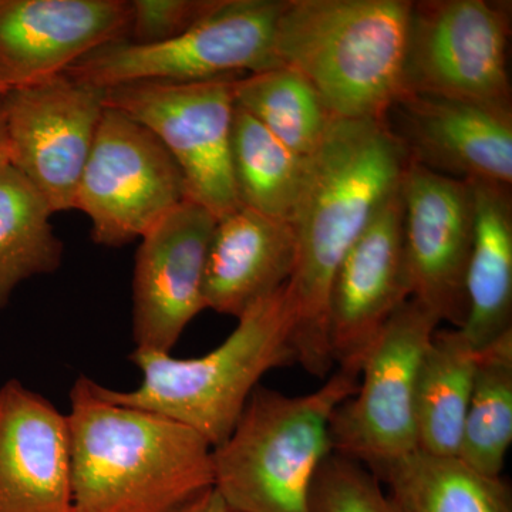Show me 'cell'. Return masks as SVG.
Returning <instances> with one entry per match:
<instances>
[{
  "label": "cell",
  "instance_id": "277c9868",
  "mask_svg": "<svg viewBox=\"0 0 512 512\" xmlns=\"http://www.w3.org/2000/svg\"><path fill=\"white\" fill-rule=\"evenodd\" d=\"M295 302L288 284L254 303L217 349L195 359L134 350L143 380L130 392L97 390L110 402L161 414L201 434L212 448L228 439L252 392L271 370L296 363Z\"/></svg>",
  "mask_w": 512,
  "mask_h": 512
},
{
  "label": "cell",
  "instance_id": "603a6c76",
  "mask_svg": "<svg viewBox=\"0 0 512 512\" xmlns=\"http://www.w3.org/2000/svg\"><path fill=\"white\" fill-rule=\"evenodd\" d=\"M52 214L12 164L0 168V309L20 282L62 265L63 245L50 224Z\"/></svg>",
  "mask_w": 512,
  "mask_h": 512
},
{
  "label": "cell",
  "instance_id": "83f0119b",
  "mask_svg": "<svg viewBox=\"0 0 512 512\" xmlns=\"http://www.w3.org/2000/svg\"><path fill=\"white\" fill-rule=\"evenodd\" d=\"M181 512H229V510L217 490L211 488Z\"/></svg>",
  "mask_w": 512,
  "mask_h": 512
},
{
  "label": "cell",
  "instance_id": "8992f818",
  "mask_svg": "<svg viewBox=\"0 0 512 512\" xmlns=\"http://www.w3.org/2000/svg\"><path fill=\"white\" fill-rule=\"evenodd\" d=\"M285 0H217L183 35L156 45L110 43L64 72L76 82L111 89L137 82H201L282 66L275 29Z\"/></svg>",
  "mask_w": 512,
  "mask_h": 512
},
{
  "label": "cell",
  "instance_id": "2e32d148",
  "mask_svg": "<svg viewBox=\"0 0 512 512\" xmlns=\"http://www.w3.org/2000/svg\"><path fill=\"white\" fill-rule=\"evenodd\" d=\"M392 109L402 128L394 134L416 163L457 180L511 187L512 109L419 93H403Z\"/></svg>",
  "mask_w": 512,
  "mask_h": 512
},
{
  "label": "cell",
  "instance_id": "e0dca14e",
  "mask_svg": "<svg viewBox=\"0 0 512 512\" xmlns=\"http://www.w3.org/2000/svg\"><path fill=\"white\" fill-rule=\"evenodd\" d=\"M0 512H73L67 414L16 379L0 387Z\"/></svg>",
  "mask_w": 512,
  "mask_h": 512
},
{
  "label": "cell",
  "instance_id": "cb8c5ba5",
  "mask_svg": "<svg viewBox=\"0 0 512 512\" xmlns=\"http://www.w3.org/2000/svg\"><path fill=\"white\" fill-rule=\"evenodd\" d=\"M234 103L251 114L279 141L302 157H311L333 119L311 82L289 66L237 77Z\"/></svg>",
  "mask_w": 512,
  "mask_h": 512
},
{
  "label": "cell",
  "instance_id": "484cf974",
  "mask_svg": "<svg viewBox=\"0 0 512 512\" xmlns=\"http://www.w3.org/2000/svg\"><path fill=\"white\" fill-rule=\"evenodd\" d=\"M382 481L362 464L330 453L320 464L309 494L312 512H397Z\"/></svg>",
  "mask_w": 512,
  "mask_h": 512
},
{
  "label": "cell",
  "instance_id": "ba28073f",
  "mask_svg": "<svg viewBox=\"0 0 512 512\" xmlns=\"http://www.w3.org/2000/svg\"><path fill=\"white\" fill-rule=\"evenodd\" d=\"M507 3L412 2L404 56V93L511 107Z\"/></svg>",
  "mask_w": 512,
  "mask_h": 512
},
{
  "label": "cell",
  "instance_id": "f546056e",
  "mask_svg": "<svg viewBox=\"0 0 512 512\" xmlns=\"http://www.w3.org/2000/svg\"><path fill=\"white\" fill-rule=\"evenodd\" d=\"M8 163H9V150H8V144H6V146L0 147V168L5 167V165Z\"/></svg>",
  "mask_w": 512,
  "mask_h": 512
},
{
  "label": "cell",
  "instance_id": "3957f363",
  "mask_svg": "<svg viewBox=\"0 0 512 512\" xmlns=\"http://www.w3.org/2000/svg\"><path fill=\"white\" fill-rule=\"evenodd\" d=\"M412 0H285L278 62L305 76L335 119H386L404 93Z\"/></svg>",
  "mask_w": 512,
  "mask_h": 512
},
{
  "label": "cell",
  "instance_id": "d6986e66",
  "mask_svg": "<svg viewBox=\"0 0 512 512\" xmlns=\"http://www.w3.org/2000/svg\"><path fill=\"white\" fill-rule=\"evenodd\" d=\"M474 192V237L468 259V315L461 332L483 350L512 330L511 187L468 181Z\"/></svg>",
  "mask_w": 512,
  "mask_h": 512
},
{
  "label": "cell",
  "instance_id": "9a60e30c",
  "mask_svg": "<svg viewBox=\"0 0 512 512\" xmlns=\"http://www.w3.org/2000/svg\"><path fill=\"white\" fill-rule=\"evenodd\" d=\"M127 0H0V89L66 72L84 56L127 40Z\"/></svg>",
  "mask_w": 512,
  "mask_h": 512
},
{
  "label": "cell",
  "instance_id": "30bf717a",
  "mask_svg": "<svg viewBox=\"0 0 512 512\" xmlns=\"http://www.w3.org/2000/svg\"><path fill=\"white\" fill-rule=\"evenodd\" d=\"M184 201L183 174L156 134L106 106L76 200L92 221L93 241L124 247Z\"/></svg>",
  "mask_w": 512,
  "mask_h": 512
},
{
  "label": "cell",
  "instance_id": "4316f807",
  "mask_svg": "<svg viewBox=\"0 0 512 512\" xmlns=\"http://www.w3.org/2000/svg\"><path fill=\"white\" fill-rule=\"evenodd\" d=\"M217 0H134L127 42L156 45L175 39L204 18Z\"/></svg>",
  "mask_w": 512,
  "mask_h": 512
},
{
  "label": "cell",
  "instance_id": "9c48e42d",
  "mask_svg": "<svg viewBox=\"0 0 512 512\" xmlns=\"http://www.w3.org/2000/svg\"><path fill=\"white\" fill-rule=\"evenodd\" d=\"M237 74L201 82H137L106 89L104 104L153 131L183 174L187 200L215 218L241 208L231 168Z\"/></svg>",
  "mask_w": 512,
  "mask_h": 512
},
{
  "label": "cell",
  "instance_id": "44dd1931",
  "mask_svg": "<svg viewBox=\"0 0 512 512\" xmlns=\"http://www.w3.org/2000/svg\"><path fill=\"white\" fill-rule=\"evenodd\" d=\"M380 481L397 512H512L503 477L478 473L458 457L416 453L390 467Z\"/></svg>",
  "mask_w": 512,
  "mask_h": 512
},
{
  "label": "cell",
  "instance_id": "5b68a950",
  "mask_svg": "<svg viewBox=\"0 0 512 512\" xmlns=\"http://www.w3.org/2000/svg\"><path fill=\"white\" fill-rule=\"evenodd\" d=\"M359 380L339 369L303 396L256 387L228 439L212 448L214 488L229 512H312L313 478L332 453L330 421Z\"/></svg>",
  "mask_w": 512,
  "mask_h": 512
},
{
  "label": "cell",
  "instance_id": "f1b7e54d",
  "mask_svg": "<svg viewBox=\"0 0 512 512\" xmlns=\"http://www.w3.org/2000/svg\"><path fill=\"white\" fill-rule=\"evenodd\" d=\"M3 94H0V147L6 146V144H8V140H6L5 106H3Z\"/></svg>",
  "mask_w": 512,
  "mask_h": 512
},
{
  "label": "cell",
  "instance_id": "8fae6325",
  "mask_svg": "<svg viewBox=\"0 0 512 512\" xmlns=\"http://www.w3.org/2000/svg\"><path fill=\"white\" fill-rule=\"evenodd\" d=\"M106 89L62 73L3 94L9 163L42 195L53 214L76 210L77 191Z\"/></svg>",
  "mask_w": 512,
  "mask_h": 512
},
{
  "label": "cell",
  "instance_id": "4dcf8cb0",
  "mask_svg": "<svg viewBox=\"0 0 512 512\" xmlns=\"http://www.w3.org/2000/svg\"><path fill=\"white\" fill-rule=\"evenodd\" d=\"M6 93L5 90L0 89V94Z\"/></svg>",
  "mask_w": 512,
  "mask_h": 512
},
{
  "label": "cell",
  "instance_id": "7c38bea8",
  "mask_svg": "<svg viewBox=\"0 0 512 512\" xmlns=\"http://www.w3.org/2000/svg\"><path fill=\"white\" fill-rule=\"evenodd\" d=\"M404 251L412 298L454 329L466 325V275L474 237L468 181L434 173L412 158L404 171Z\"/></svg>",
  "mask_w": 512,
  "mask_h": 512
},
{
  "label": "cell",
  "instance_id": "7402d4cb",
  "mask_svg": "<svg viewBox=\"0 0 512 512\" xmlns=\"http://www.w3.org/2000/svg\"><path fill=\"white\" fill-rule=\"evenodd\" d=\"M306 167L308 158L286 147L235 104L231 168L241 207L292 222L305 184Z\"/></svg>",
  "mask_w": 512,
  "mask_h": 512
},
{
  "label": "cell",
  "instance_id": "5bb4252c",
  "mask_svg": "<svg viewBox=\"0 0 512 512\" xmlns=\"http://www.w3.org/2000/svg\"><path fill=\"white\" fill-rule=\"evenodd\" d=\"M215 225L214 215L187 200L141 238L133 278L136 350L170 353L207 309L204 275Z\"/></svg>",
  "mask_w": 512,
  "mask_h": 512
},
{
  "label": "cell",
  "instance_id": "6da1fadb",
  "mask_svg": "<svg viewBox=\"0 0 512 512\" xmlns=\"http://www.w3.org/2000/svg\"><path fill=\"white\" fill-rule=\"evenodd\" d=\"M409 160L386 119H333L322 144L308 157L292 221L298 258L288 286L296 308V363L313 376H326L335 365L328 299L336 269L400 190Z\"/></svg>",
  "mask_w": 512,
  "mask_h": 512
},
{
  "label": "cell",
  "instance_id": "7a4b0ae2",
  "mask_svg": "<svg viewBox=\"0 0 512 512\" xmlns=\"http://www.w3.org/2000/svg\"><path fill=\"white\" fill-rule=\"evenodd\" d=\"M67 423L73 512H181L214 488L201 434L104 399L87 376L70 390Z\"/></svg>",
  "mask_w": 512,
  "mask_h": 512
},
{
  "label": "cell",
  "instance_id": "52a82bcc",
  "mask_svg": "<svg viewBox=\"0 0 512 512\" xmlns=\"http://www.w3.org/2000/svg\"><path fill=\"white\" fill-rule=\"evenodd\" d=\"M440 320L409 299L377 336L360 370L357 392L330 421L332 453L362 464L377 478L419 450L417 379Z\"/></svg>",
  "mask_w": 512,
  "mask_h": 512
},
{
  "label": "cell",
  "instance_id": "ffe728a7",
  "mask_svg": "<svg viewBox=\"0 0 512 512\" xmlns=\"http://www.w3.org/2000/svg\"><path fill=\"white\" fill-rule=\"evenodd\" d=\"M477 365L478 350L460 329L434 332L417 379V443L421 453L458 457Z\"/></svg>",
  "mask_w": 512,
  "mask_h": 512
},
{
  "label": "cell",
  "instance_id": "ac0fdd59",
  "mask_svg": "<svg viewBox=\"0 0 512 512\" xmlns=\"http://www.w3.org/2000/svg\"><path fill=\"white\" fill-rule=\"evenodd\" d=\"M298 258L292 222L241 207L212 232L204 275L207 309L239 318L288 284Z\"/></svg>",
  "mask_w": 512,
  "mask_h": 512
},
{
  "label": "cell",
  "instance_id": "4fadbf2b",
  "mask_svg": "<svg viewBox=\"0 0 512 512\" xmlns=\"http://www.w3.org/2000/svg\"><path fill=\"white\" fill-rule=\"evenodd\" d=\"M410 298L399 190L353 242L333 276L328 338L339 369L360 375L384 325Z\"/></svg>",
  "mask_w": 512,
  "mask_h": 512
},
{
  "label": "cell",
  "instance_id": "d4e9b609",
  "mask_svg": "<svg viewBox=\"0 0 512 512\" xmlns=\"http://www.w3.org/2000/svg\"><path fill=\"white\" fill-rule=\"evenodd\" d=\"M512 443V330L478 350L458 458L478 473L501 477Z\"/></svg>",
  "mask_w": 512,
  "mask_h": 512
}]
</instances>
